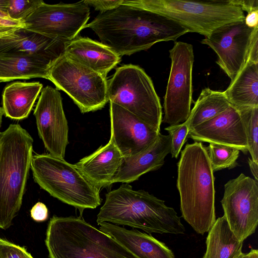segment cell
<instances>
[{"label":"cell","mask_w":258,"mask_h":258,"mask_svg":"<svg viewBox=\"0 0 258 258\" xmlns=\"http://www.w3.org/2000/svg\"><path fill=\"white\" fill-rule=\"evenodd\" d=\"M188 138L195 142L232 146L244 154L248 152L242 120L238 109L232 105L215 117L189 129Z\"/></svg>","instance_id":"obj_16"},{"label":"cell","mask_w":258,"mask_h":258,"mask_svg":"<svg viewBox=\"0 0 258 258\" xmlns=\"http://www.w3.org/2000/svg\"><path fill=\"white\" fill-rule=\"evenodd\" d=\"M122 156L110 138L108 143L75 164L84 176L100 189L112 184Z\"/></svg>","instance_id":"obj_19"},{"label":"cell","mask_w":258,"mask_h":258,"mask_svg":"<svg viewBox=\"0 0 258 258\" xmlns=\"http://www.w3.org/2000/svg\"><path fill=\"white\" fill-rule=\"evenodd\" d=\"M34 115L39 136L49 154L64 159L69 127L57 89L50 86L42 89Z\"/></svg>","instance_id":"obj_14"},{"label":"cell","mask_w":258,"mask_h":258,"mask_svg":"<svg viewBox=\"0 0 258 258\" xmlns=\"http://www.w3.org/2000/svg\"><path fill=\"white\" fill-rule=\"evenodd\" d=\"M97 216L102 222L128 226L151 234H184L185 228L174 209L143 190L127 183L108 192Z\"/></svg>","instance_id":"obj_3"},{"label":"cell","mask_w":258,"mask_h":258,"mask_svg":"<svg viewBox=\"0 0 258 258\" xmlns=\"http://www.w3.org/2000/svg\"><path fill=\"white\" fill-rule=\"evenodd\" d=\"M171 137V152L172 158H177L185 143L189 131L188 121L165 128Z\"/></svg>","instance_id":"obj_30"},{"label":"cell","mask_w":258,"mask_h":258,"mask_svg":"<svg viewBox=\"0 0 258 258\" xmlns=\"http://www.w3.org/2000/svg\"><path fill=\"white\" fill-rule=\"evenodd\" d=\"M177 167L182 217L197 233L203 235L216 220L215 177L206 147L201 142L186 144Z\"/></svg>","instance_id":"obj_2"},{"label":"cell","mask_w":258,"mask_h":258,"mask_svg":"<svg viewBox=\"0 0 258 258\" xmlns=\"http://www.w3.org/2000/svg\"><path fill=\"white\" fill-rule=\"evenodd\" d=\"M99 225V230L115 239L138 258H175L164 243L151 235L108 222Z\"/></svg>","instance_id":"obj_21"},{"label":"cell","mask_w":258,"mask_h":258,"mask_svg":"<svg viewBox=\"0 0 258 258\" xmlns=\"http://www.w3.org/2000/svg\"><path fill=\"white\" fill-rule=\"evenodd\" d=\"M107 96L113 102L160 132L162 108L149 76L140 67L125 64L107 80Z\"/></svg>","instance_id":"obj_8"},{"label":"cell","mask_w":258,"mask_h":258,"mask_svg":"<svg viewBox=\"0 0 258 258\" xmlns=\"http://www.w3.org/2000/svg\"><path fill=\"white\" fill-rule=\"evenodd\" d=\"M43 1L0 0V11L13 20L22 21Z\"/></svg>","instance_id":"obj_29"},{"label":"cell","mask_w":258,"mask_h":258,"mask_svg":"<svg viewBox=\"0 0 258 258\" xmlns=\"http://www.w3.org/2000/svg\"><path fill=\"white\" fill-rule=\"evenodd\" d=\"M244 22L248 27L254 28L258 26V10L247 13L245 16Z\"/></svg>","instance_id":"obj_37"},{"label":"cell","mask_w":258,"mask_h":258,"mask_svg":"<svg viewBox=\"0 0 258 258\" xmlns=\"http://www.w3.org/2000/svg\"><path fill=\"white\" fill-rule=\"evenodd\" d=\"M17 29H18V28H17ZM17 29L11 28L0 27V37L12 32V31H14L15 30H16Z\"/></svg>","instance_id":"obj_39"},{"label":"cell","mask_w":258,"mask_h":258,"mask_svg":"<svg viewBox=\"0 0 258 258\" xmlns=\"http://www.w3.org/2000/svg\"><path fill=\"white\" fill-rule=\"evenodd\" d=\"M171 143L169 135L160 133L155 142L145 151L135 156L122 157L112 183H128L147 172L161 167L165 158L171 152Z\"/></svg>","instance_id":"obj_18"},{"label":"cell","mask_w":258,"mask_h":258,"mask_svg":"<svg viewBox=\"0 0 258 258\" xmlns=\"http://www.w3.org/2000/svg\"><path fill=\"white\" fill-rule=\"evenodd\" d=\"M64 55L106 78L120 56L101 42L78 36L66 43Z\"/></svg>","instance_id":"obj_20"},{"label":"cell","mask_w":258,"mask_h":258,"mask_svg":"<svg viewBox=\"0 0 258 258\" xmlns=\"http://www.w3.org/2000/svg\"><path fill=\"white\" fill-rule=\"evenodd\" d=\"M231 106L224 91L203 89L187 119L189 129L219 114Z\"/></svg>","instance_id":"obj_26"},{"label":"cell","mask_w":258,"mask_h":258,"mask_svg":"<svg viewBox=\"0 0 258 258\" xmlns=\"http://www.w3.org/2000/svg\"><path fill=\"white\" fill-rule=\"evenodd\" d=\"M30 169L34 181L51 196L78 209L101 205L99 189L92 184L75 164L49 154L33 155Z\"/></svg>","instance_id":"obj_6"},{"label":"cell","mask_w":258,"mask_h":258,"mask_svg":"<svg viewBox=\"0 0 258 258\" xmlns=\"http://www.w3.org/2000/svg\"><path fill=\"white\" fill-rule=\"evenodd\" d=\"M237 258H247V254L242 253L240 255H239Z\"/></svg>","instance_id":"obj_42"},{"label":"cell","mask_w":258,"mask_h":258,"mask_svg":"<svg viewBox=\"0 0 258 258\" xmlns=\"http://www.w3.org/2000/svg\"><path fill=\"white\" fill-rule=\"evenodd\" d=\"M32 218L37 222L45 221L48 216V209L45 204L41 202L37 203L30 211Z\"/></svg>","instance_id":"obj_33"},{"label":"cell","mask_w":258,"mask_h":258,"mask_svg":"<svg viewBox=\"0 0 258 258\" xmlns=\"http://www.w3.org/2000/svg\"><path fill=\"white\" fill-rule=\"evenodd\" d=\"M248 163L254 179L258 181V163L253 161L249 158H248Z\"/></svg>","instance_id":"obj_38"},{"label":"cell","mask_w":258,"mask_h":258,"mask_svg":"<svg viewBox=\"0 0 258 258\" xmlns=\"http://www.w3.org/2000/svg\"><path fill=\"white\" fill-rule=\"evenodd\" d=\"M247 61L258 63V27L255 28L252 35Z\"/></svg>","instance_id":"obj_34"},{"label":"cell","mask_w":258,"mask_h":258,"mask_svg":"<svg viewBox=\"0 0 258 258\" xmlns=\"http://www.w3.org/2000/svg\"><path fill=\"white\" fill-rule=\"evenodd\" d=\"M231 3L239 7L243 11L247 13L258 10L257 0H230Z\"/></svg>","instance_id":"obj_35"},{"label":"cell","mask_w":258,"mask_h":258,"mask_svg":"<svg viewBox=\"0 0 258 258\" xmlns=\"http://www.w3.org/2000/svg\"><path fill=\"white\" fill-rule=\"evenodd\" d=\"M224 93L236 108L258 107V63L247 61Z\"/></svg>","instance_id":"obj_24"},{"label":"cell","mask_w":258,"mask_h":258,"mask_svg":"<svg viewBox=\"0 0 258 258\" xmlns=\"http://www.w3.org/2000/svg\"><path fill=\"white\" fill-rule=\"evenodd\" d=\"M255 28L248 27L244 20L234 22L218 28L201 41L217 54L216 63L231 81L247 61Z\"/></svg>","instance_id":"obj_13"},{"label":"cell","mask_w":258,"mask_h":258,"mask_svg":"<svg viewBox=\"0 0 258 258\" xmlns=\"http://www.w3.org/2000/svg\"><path fill=\"white\" fill-rule=\"evenodd\" d=\"M66 43L25 27L0 37V54L37 55L57 61L64 54Z\"/></svg>","instance_id":"obj_17"},{"label":"cell","mask_w":258,"mask_h":258,"mask_svg":"<svg viewBox=\"0 0 258 258\" xmlns=\"http://www.w3.org/2000/svg\"><path fill=\"white\" fill-rule=\"evenodd\" d=\"M33 139L19 124L0 132V228L6 229L19 211L33 156Z\"/></svg>","instance_id":"obj_5"},{"label":"cell","mask_w":258,"mask_h":258,"mask_svg":"<svg viewBox=\"0 0 258 258\" xmlns=\"http://www.w3.org/2000/svg\"><path fill=\"white\" fill-rule=\"evenodd\" d=\"M213 172L223 169H232L237 165L240 150L236 147L210 143L206 147Z\"/></svg>","instance_id":"obj_27"},{"label":"cell","mask_w":258,"mask_h":258,"mask_svg":"<svg viewBox=\"0 0 258 258\" xmlns=\"http://www.w3.org/2000/svg\"><path fill=\"white\" fill-rule=\"evenodd\" d=\"M4 115V112L2 107H0V128L2 122V118Z\"/></svg>","instance_id":"obj_41"},{"label":"cell","mask_w":258,"mask_h":258,"mask_svg":"<svg viewBox=\"0 0 258 258\" xmlns=\"http://www.w3.org/2000/svg\"><path fill=\"white\" fill-rule=\"evenodd\" d=\"M57 61L37 55L0 54V82L34 78L48 80Z\"/></svg>","instance_id":"obj_22"},{"label":"cell","mask_w":258,"mask_h":258,"mask_svg":"<svg viewBox=\"0 0 258 258\" xmlns=\"http://www.w3.org/2000/svg\"><path fill=\"white\" fill-rule=\"evenodd\" d=\"M45 242L49 258H138L81 217L54 215Z\"/></svg>","instance_id":"obj_4"},{"label":"cell","mask_w":258,"mask_h":258,"mask_svg":"<svg viewBox=\"0 0 258 258\" xmlns=\"http://www.w3.org/2000/svg\"><path fill=\"white\" fill-rule=\"evenodd\" d=\"M110 138L122 157L138 155L149 148L160 132L121 106L110 102Z\"/></svg>","instance_id":"obj_15"},{"label":"cell","mask_w":258,"mask_h":258,"mask_svg":"<svg viewBox=\"0 0 258 258\" xmlns=\"http://www.w3.org/2000/svg\"><path fill=\"white\" fill-rule=\"evenodd\" d=\"M221 203L231 230L243 242L258 224V181L241 173L225 184Z\"/></svg>","instance_id":"obj_12"},{"label":"cell","mask_w":258,"mask_h":258,"mask_svg":"<svg viewBox=\"0 0 258 258\" xmlns=\"http://www.w3.org/2000/svg\"><path fill=\"white\" fill-rule=\"evenodd\" d=\"M48 80L66 92L83 113L101 109L109 101L106 78L64 54L50 69Z\"/></svg>","instance_id":"obj_9"},{"label":"cell","mask_w":258,"mask_h":258,"mask_svg":"<svg viewBox=\"0 0 258 258\" xmlns=\"http://www.w3.org/2000/svg\"><path fill=\"white\" fill-rule=\"evenodd\" d=\"M86 28L119 56L148 49L157 42L175 41L189 32L162 15L124 4L100 13Z\"/></svg>","instance_id":"obj_1"},{"label":"cell","mask_w":258,"mask_h":258,"mask_svg":"<svg viewBox=\"0 0 258 258\" xmlns=\"http://www.w3.org/2000/svg\"><path fill=\"white\" fill-rule=\"evenodd\" d=\"M89 17L84 0L53 5L43 1L22 22L28 30L67 43L78 37Z\"/></svg>","instance_id":"obj_11"},{"label":"cell","mask_w":258,"mask_h":258,"mask_svg":"<svg viewBox=\"0 0 258 258\" xmlns=\"http://www.w3.org/2000/svg\"><path fill=\"white\" fill-rule=\"evenodd\" d=\"M246 134L251 159L258 163V107L236 108Z\"/></svg>","instance_id":"obj_28"},{"label":"cell","mask_w":258,"mask_h":258,"mask_svg":"<svg viewBox=\"0 0 258 258\" xmlns=\"http://www.w3.org/2000/svg\"><path fill=\"white\" fill-rule=\"evenodd\" d=\"M208 232L202 258H237L243 253V242L234 235L224 215L215 220Z\"/></svg>","instance_id":"obj_25"},{"label":"cell","mask_w":258,"mask_h":258,"mask_svg":"<svg viewBox=\"0 0 258 258\" xmlns=\"http://www.w3.org/2000/svg\"><path fill=\"white\" fill-rule=\"evenodd\" d=\"M123 0H84L88 6L93 7L100 13H104L112 10L121 5Z\"/></svg>","instance_id":"obj_32"},{"label":"cell","mask_w":258,"mask_h":258,"mask_svg":"<svg viewBox=\"0 0 258 258\" xmlns=\"http://www.w3.org/2000/svg\"><path fill=\"white\" fill-rule=\"evenodd\" d=\"M39 82H15L5 87L2 94L4 114L13 119L27 118L41 92Z\"/></svg>","instance_id":"obj_23"},{"label":"cell","mask_w":258,"mask_h":258,"mask_svg":"<svg viewBox=\"0 0 258 258\" xmlns=\"http://www.w3.org/2000/svg\"><path fill=\"white\" fill-rule=\"evenodd\" d=\"M0 258H34L25 247L0 238Z\"/></svg>","instance_id":"obj_31"},{"label":"cell","mask_w":258,"mask_h":258,"mask_svg":"<svg viewBox=\"0 0 258 258\" xmlns=\"http://www.w3.org/2000/svg\"><path fill=\"white\" fill-rule=\"evenodd\" d=\"M169 52L171 68L164 97L162 122L174 125L185 121L190 112L194 53L191 44L182 41H175Z\"/></svg>","instance_id":"obj_10"},{"label":"cell","mask_w":258,"mask_h":258,"mask_svg":"<svg viewBox=\"0 0 258 258\" xmlns=\"http://www.w3.org/2000/svg\"><path fill=\"white\" fill-rule=\"evenodd\" d=\"M247 254V258H258V251L257 249H251Z\"/></svg>","instance_id":"obj_40"},{"label":"cell","mask_w":258,"mask_h":258,"mask_svg":"<svg viewBox=\"0 0 258 258\" xmlns=\"http://www.w3.org/2000/svg\"><path fill=\"white\" fill-rule=\"evenodd\" d=\"M0 27L17 29L25 26L22 21L11 19L6 13L0 11Z\"/></svg>","instance_id":"obj_36"},{"label":"cell","mask_w":258,"mask_h":258,"mask_svg":"<svg viewBox=\"0 0 258 258\" xmlns=\"http://www.w3.org/2000/svg\"><path fill=\"white\" fill-rule=\"evenodd\" d=\"M122 4L162 15L177 22L189 32L205 37L222 26L245 18L241 9L230 0H123Z\"/></svg>","instance_id":"obj_7"}]
</instances>
